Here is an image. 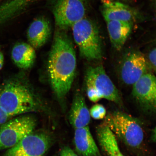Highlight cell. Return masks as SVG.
<instances>
[{"label":"cell","instance_id":"obj_1","mask_svg":"<svg viewBox=\"0 0 156 156\" xmlns=\"http://www.w3.org/2000/svg\"><path fill=\"white\" fill-rule=\"evenodd\" d=\"M64 30L60 29L55 35L48 64L51 85L60 101L63 100L71 89L76 67L75 48Z\"/></svg>","mask_w":156,"mask_h":156},{"label":"cell","instance_id":"obj_2","mask_svg":"<svg viewBox=\"0 0 156 156\" xmlns=\"http://www.w3.org/2000/svg\"><path fill=\"white\" fill-rule=\"evenodd\" d=\"M42 105L32 87L20 78L7 80L0 87V107L12 118L38 112Z\"/></svg>","mask_w":156,"mask_h":156},{"label":"cell","instance_id":"obj_3","mask_svg":"<svg viewBox=\"0 0 156 156\" xmlns=\"http://www.w3.org/2000/svg\"><path fill=\"white\" fill-rule=\"evenodd\" d=\"M104 123L116 137L128 147L137 149L144 140V131L139 120L126 113L115 112L105 117Z\"/></svg>","mask_w":156,"mask_h":156},{"label":"cell","instance_id":"obj_4","mask_svg":"<svg viewBox=\"0 0 156 156\" xmlns=\"http://www.w3.org/2000/svg\"><path fill=\"white\" fill-rule=\"evenodd\" d=\"M74 41L81 57L89 61L100 60L102 56V40L98 27L85 17L72 27Z\"/></svg>","mask_w":156,"mask_h":156},{"label":"cell","instance_id":"obj_5","mask_svg":"<svg viewBox=\"0 0 156 156\" xmlns=\"http://www.w3.org/2000/svg\"><path fill=\"white\" fill-rule=\"evenodd\" d=\"M37 125L34 117L25 115L10 119L0 126V151L8 149L34 131Z\"/></svg>","mask_w":156,"mask_h":156},{"label":"cell","instance_id":"obj_6","mask_svg":"<svg viewBox=\"0 0 156 156\" xmlns=\"http://www.w3.org/2000/svg\"><path fill=\"white\" fill-rule=\"evenodd\" d=\"M87 7V0H55L52 8L56 25L61 30L72 28L85 18Z\"/></svg>","mask_w":156,"mask_h":156},{"label":"cell","instance_id":"obj_7","mask_svg":"<svg viewBox=\"0 0 156 156\" xmlns=\"http://www.w3.org/2000/svg\"><path fill=\"white\" fill-rule=\"evenodd\" d=\"M85 82L86 88L93 90L101 98L117 104H122L118 89L107 75L102 66L88 67L85 72Z\"/></svg>","mask_w":156,"mask_h":156},{"label":"cell","instance_id":"obj_8","mask_svg":"<svg viewBox=\"0 0 156 156\" xmlns=\"http://www.w3.org/2000/svg\"><path fill=\"white\" fill-rule=\"evenodd\" d=\"M52 143V138L49 134L34 131L8 149L3 156H44Z\"/></svg>","mask_w":156,"mask_h":156},{"label":"cell","instance_id":"obj_9","mask_svg":"<svg viewBox=\"0 0 156 156\" xmlns=\"http://www.w3.org/2000/svg\"><path fill=\"white\" fill-rule=\"evenodd\" d=\"M145 55L138 50H132L124 56L120 63L119 73L121 80L127 85H133L140 78L148 73Z\"/></svg>","mask_w":156,"mask_h":156},{"label":"cell","instance_id":"obj_10","mask_svg":"<svg viewBox=\"0 0 156 156\" xmlns=\"http://www.w3.org/2000/svg\"><path fill=\"white\" fill-rule=\"evenodd\" d=\"M133 86V96L142 110L147 112H155L156 106L155 76L152 73H146Z\"/></svg>","mask_w":156,"mask_h":156},{"label":"cell","instance_id":"obj_11","mask_svg":"<svg viewBox=\"0 0 156 156\" xmlns=\"http://www.w3.org/2000/svg\"><path fill=\"white\" fill-rule=\"evenodd\" d=\"M102 13L106 21L117 20L133 23L139 17L135 9L113 0H103Z\"/></svg>","mask_w":156,"mask_h":156},{"label":"cell","instance_id":"obj_12","mask_svg":"<svg viewBox=\"0 0 156 156\" xmlns=\"http://www.w3.org/2000/svg\"><path fill=\"white\" fill-rule=\"evenodd\" d=\"M90 118L84 98L77 91L74 95L68 115L70 123L75 129L84 127L88 125Z\"/></svg>","mask_w":156,"mask_h":156},{"label":"cell","instance_id":"obj_13","mask_svg":"<svg viewBox=\"0 0 156 156\" xmlns=\"http://www.w3.org/2000/svg\"><path fill=\"white\" fill-rule=\"evenodd\" d=\"M51 34L49 21L43 17L35 20L29 25L27 36L29 44L34 49L41 47L45 44Z\"/></svg>","mask_w":156,"mask_h":156},{"label":"cell","instance_id":"obj_14","mask_svg":"<svg viewBox=\"0 0 156 156\" xmlns=\"http://www.w3.org/2000/svg\"><path fill=\"white\" fill-rule=\"evenodd\" d=\"M75 129L74 143L77 153L82 156H101L88 126Z\"/></svg>","mask_w":156,"mask_h":156},{"label":"cell","instance_id":"obj_15","mask_svg":"<svg viewBox=\"0 0 156 156\" xmlns=\"http://www.w3.org/2000/svg\"><path fill=\"white\" fill-rule=\"evenodd\" d=\"M107 30L112 46L120 50L131 34L133 23L112 20L106 21Z\"/></svg>","mask_w":156,"mask_h":156},{"label":"cell","instance_id":"obj_16","mask_svg":"<svg viewBox=\"0 0 156 156\" xmlns=\"http://www.w3.org/2000/svg\"><path fill=\"white\" fill-rule=\"evenodd\" d=\"M11 57L17 67L27 69L34 65L36 53L34 48L30 44L20 42L13 46L11 51Z\"/></svg>","mask_w":156,"mask_h":156},{"label":"cell","instance_id":"obj_17","mask_svg":"<svg viewBox=\"0 0 156 156\" xmlns=\"http://www.w3.org/2000/svg\"><path fill=\"white\" fill-rule=\"evenodd\" d=\"M96 133L99 144L108 156H125L119 147L115 136L104 123L97 127Z\"/></svg>","mask_w":156,"mask_h":156},{"label":"cell","instance_id":"obj_18","mask_svg":"<svg viewBox=\"0 0 156 156\" xmlns=\"http://www.w3.org/2000/svg\"><path fill=\"white\" fill-rule=\"evenodd\" d=\"M89 112L90 116L95 119H102L106 116V109L102 105L97 104L94 105Z\"/></svg>","mask_w":156,"mask_h":156},{"label":"cell","instance_id":"obj_19","mask_svg":"<svg viewBox=\"0 0 156 156\" xmlns=\"http://www.w3.org/2000/svg\"><path fill=\"white\" fill-rule=\"evenodd\" d=\"M156 49H152L148 55L147 60L146 59L148 68H151L152 71H156Z\"/></svg>","mask_w":156,"mask_h":156},{"label":"cell","instance_id":"obj_20","mask_svg":"<svg viewBox=\"0 0 156 156\" xmlns=\"http://www.w3.org/2000/svg\"><path fill=\"white\" fill-rule=\"evenodd\" d=\"M58 156H79L69 146H64L60 151Z\"/></svg>","mask_w":156,"mask_h":156},{"label":"cell","instance_id":"obj_21","mask_svg":"<svg viewBox=\"0 0 156 156\" xmlns=\"http://www.w3.org/2000/svg\"><path fill=\"white\" fill-rule=\"evenodd\" d=\"M12 117L7 114L0 107V126L10 119Z\"/></svg>","mask_w":156,"mask_h":156},{"label":"cell","instance_id":"obj_22","mask_svg":"<svg viewBox=\"0 0 156 156\" xmlns=\"http://www.w3.org/2000/svg\"><path fill=\"white\" fill-rule=\"evenodd\" d=\"M4 62V57L3 54L0 51V71L3 67Z\"/></svg>","mask_w":156,"mask_h":156},{"label":"cell","instance_id":"obj_23","mask_svg":"<svg viewBox=\"0 0 156 156\" xmlns=\"http://www.w3.org/2000/svg\"><path fill=\"white\" fill-rule=\"evenodd\" d=\"M151 140L152 141L154 142H155L156 141V129L155 128L154 129L151 133Z\"/></svg>","mask_w":156,"mask_h":156}]
</instances>
